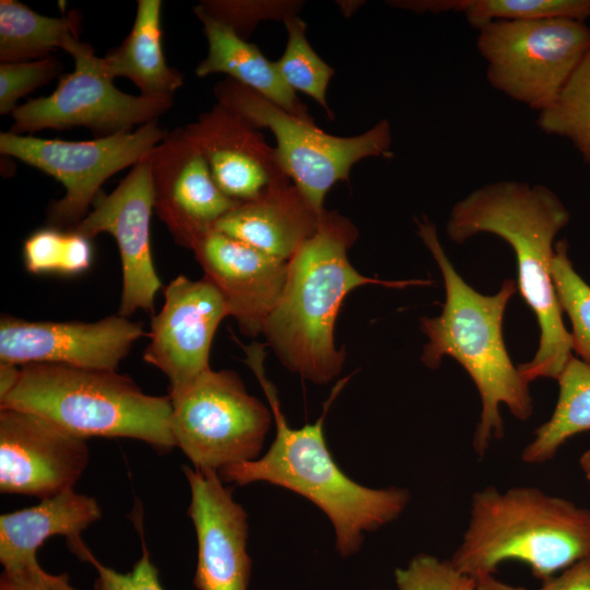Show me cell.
I'll list each match as a JSON object with an SVG mask.
<instances>
[{
  "label": "cell",
  "mask_w": 590,
  "mask_h": 590,
  "mask_svg": "<svg viewBox=\"0 0 590 590\" xmlns=\"http://www.w3.org/2000/svg\"><path fill=\"white\" fill-rule=\"evenodd\" d=\"M229 316L220 290L206 278L176 276L164 290V305L152 317L143 359L166 375L168 394L210 369V349L221 321Z\"/></svg>",
  "instance_id": "4fadbf2b"
},
{
  "label": "cell",
  "mask_w": 590,
  "mask_h": 590,
  "mask_svg": "<svg viewBox=\"0 0 590 590\" xmlns=\"http://www.w3.org/2000/svg\"><path fill=\"white\" fill-rule=\"evenodd\" d=\"M184 130L204 156L219 189L235 201L253 200L288 181L274 149L253 127L220 104Z\"/></svg>",
  "instance_id": "d6986e66"
},
{
  "label": "cell",
  "mask_w": 590,
  "mask_h": 590,
  "mask_svg": "<svg viewBox=\"0 0 590 590\" xmlns=\"http://www.w3.org/2000/svg\"><path fill=\"white\" fill-rule=\"evenodd\" d=\"M357 229L338 212L321 213L315 234L287 262V278L263 334L281 363L315 384H328L341 371L345 353L334 343L341 305L356 287L429 285L426 280L388 281L361 274L347 251Z\"/></svg>",
  "instance_id": "277c9868"
},
{
  "label": "cell",
  "mask_w": 590,
  "mask_h": 590,
  "mask_svg": "<svg viewBox=\"0 0 590 590\" xmlns=\"http://www.w3.org/2000/svg\"><path fill=\"white\" fill-rule=\"evenodd\" d=\"M200 8L213 19L233 27L240 36L244 28L267 17V13L282 14L285 19L293 15L288 4H267L257 1H203Z\"/></svg>",
  "instance_id": "836d02e7"
},
{
  "label": "cell",
  "mask_w": 590,
  "mask_h": 590,
  "mask_svg": "<svg viewBox=\"0 0 590 590\" xmlns=\"http://www.w3.org/2000/svg\"><path fill=\"white\" fill-rule=\"evenodd\" d=\"M184 473L191 494L187 512L198 543L196 589L247 590L251 575L247 512L219 471L184 467Z\"/></svg>",
  "instance_id": "e0dca14e"
},
{
  "label": "cell",
  "mask_w": 590,
  "mask_h": 590,
  "mask_svg": "<svg viewBox=\"0 0 590 590\" xmlns=\"http://www.w3.org/2000/svg\"><path fill=\"white\" fill-rule=\"evenodd\" d=\"M0 409L33 413L82 439L125 437L165 451L176 447L172 402L151 396L117 370L33 363L20 366Z\"/></svg>",
  "instance_id": "8992f818"
},
{
  "label": "cell",
  "mask_w": 590,
  "mask_h": 590,
  "mask_svg": "<svg viewBox=\"0 0 590 590\" xmlns=\"http://www.w3.org/2000/svg\"><path fill=\"white\" fill-rule=\"evenodd\" d=\"M579 465L587 481L590 483V449L582 452L579 459Z\"/></svg>",
  "instance_id": "f35d334b"
},
{
  "label": "cell",
  "mask_w": 590,
  "mask_h": 590,
  "mask_svg": "<svg viewBox=\"0 0 590 590\" xmlns=\"http://www.w3.org/2000/svg\"><path fill=\"white\" fill-rule=\"evenodd\" d=\"M143 335L148 333L141 322L118 314L94 322L28 321L2 315L0 363L117 370L134 342Z\"/></svg>",
  "instance_id": "5bb4252c"
},
{
  "label": "cell",
  "mask_w": 590,
  "mask_h": 590,
  "mask_svg": "<svg viewBox=\"0 0 590 590\" xmlns=\"http://www.w3.org/2000/svg\"><path fill=\"white\" fill-rule=\"evenodd\" d=\"M0 590H78L67 575H51L40 566L7 571L0 577Z\"/></svg>",
  "instance_id": "e575fe53"
},
{
  "label": "cell",
  "mask_w": 590,
  "mask_h": 590,
  "mask_svg": "<svg viewBox=\"0 0 590 590\" xmlns=\"http://www.w3.org/2000/svg\"><path fill=\"white\" fill-rule=\"evenodd\" d=\"M167 133L157 120L132 132L87 141L42 139L8 131L0 133V153L52 176L64 186V196L48 208L47 222L51 227L69 229L88 214L109 177L134 166Z\"/></svg>",
  "instance_id": "30bf717a"
},
{
  "label": "cell",
  "mask_w": 590,
  "mask_h": 590,
  "mask_svg": "<svg viewBox=\"0 0 590 590\" xmlns=\"http://www.w3.org/2000/svg\"><path fill=\"white\" fill-rule=\"evenodd\" d=\"M556 380L555 409L523 448L521 460L524 463H545L568 439L590 430V365L573 355Z\"/></svg>",
  "instance_id": "d4e9b609"
},
{
  "label": "cell",
  "mask_w": 590,
  "mask_h": 590,
  "mask_svg": "<svg viewBox=\"0 0 590 590\" xmlns=\"http://www.w3.org/2000/svg\"><path fill=\"white\" fill-rule=\"evenodd\" d=\"M82 16L71 11L61 17L39 14L16 0L0 1V61L24 62L52 56L80 39Z\"/></svg>",
  "instance_id": "cb8c5ba5"
},
{
  "label": "cell",
  "mask_w": 590,
  "mask_h": 590,
  "mask_svg": "<svg viewBox=\"0 0 590 590\" xmlns=\"http://www.w3.org/2000/svg\"><path fill=\"white\" fill-rule=\"evenodd\" d=\"M284 23L287 43L283 55L274 62L280 76L294 92L310 96L332 117L326 95L333 69L309 45L305 22L293 14Z\"/></svg>",
  "instance_id": "f1b7e54d"
},
{
  "label": "cell",
  "mask_w": 590,
  "mask_h": 590,
  "mask_svg": "<svg viewBox=\"0 0 590 590\" xmlns=\"http://www.w3.org/2000/svg\"><path fill=\"white\" fill-rule=\"evenodd\" d=\"M397 590H475L476 580L459 571L450 559L418 554L394 571Z\"/></svg>",
  "instance_id": "4dcf8cb0"
},
{
  "label": "cell",
  "mask_w": 590,
  "mask_h": 590,
  "mask_svg": "<svg viewBox=\"0 0 590 590\" xmlns=\"http://www.w3.org/2000/svg\"><path fill=\"white\" fill-rule=\"evenodd\" d=\"M74 70L59 79L48 96L19 105L12 111L10 132L22 134L44 129L64 130L83 127L97 138L132 132L170 109L173 101L131 95L118 90L105 71L102 57L80 39L66 48Z\"/></svg>",
  "instance_id": "8fae6325"
},
{
  "label": "cell",
  "mask_w": 590,
  "mask_h": 590,
  "mask_svg": "<svg viewBox=\"0 0 590 590\" xmlns=\"http://www.w3.org/2000/svg\"><path fill=\"white\" fill-rule=\"evenodd\" d=\"M569 217L564 202L548 187L499 180L456 202L446 225L449 239L456 244L489 233L511 246L518 290L540 329L534 357L517 366L529 384L538 378L557 379L573 356L571 335L563 321L551 271L554 239Z\"/></svg>",
  "instance_id": "6da1fadb"
},
{
  "label": "cell",
  "mask_w": 590,
  "mask_h": 590,
  "mask_svg": "<svg viewBox=\"0 0 590 590\" xmlns=\"http://www.w3.org/2000/svg\"><path fill=\"white\" fill-rule=\"evenodd\" d=\"M142 555L128 573H119L99 563L83 544L82 540L69 544V547L83 560L94 565L97 571L94 590H164L158 571L150 559L142 530Z\"/></svg>",
  "instance_id": "d6a6232c"
},
{
  "label": "cell",
  "mask_w": 590,
  "mask_h": 590,
  "mask_svg": "<svg viewBox=\"0 0 590 590\" xmlns=\"http://www.w3.org/2000/svg\"><path fill=\"white\" fill-rule=\"evenodd\" d=\"M590 555V509L538 487L473 493L467 529L450 558L477 580L507 560L527 564L542 582Z\"/></svg>",
  "instance_id": "5b68a950"
},
{
  "label": "cell",
  "mask_w": 590,
  "mask_h": 590,
  "mask_svg": "<svg viewBox=\"0 0 590 590\" xmlns=\"http://www.w3.org/2000/svg\"><path fill=\"white\" fill-rule=\"evenodd\" d=\"M536 126L568 140L590 165V49L555 101L538 113Z\"/></svg>",
  "instance_id": "4316f807"
},
{
  "label": "cell",
  "mask_w": 590,
  "mask_h": 590,
  "mask_svg": "<svg viewBox=\"0 0 590 590\" xmlns=\"http://www.w3.org/2000/svg\"><path fill=\"white\" fill-rule=\"evenodd\" d=\"M538 590H590V555L543 581Z\"/></svg>",
  "instance_id": "d590c367"
},
{
  "label": "cell",
  "mask_w": 590,
  "mask_h": 590,
  "mask_svg": "<svg viewBox=\"0 0 590 590\" xmlns=\"http://www.w3.org/2000/svg\"><path fill=\"white\" fill-rule=\"evenodd\" d=\"M150 154L132 166L113 192L97 198L92 212L69 228L91 239L101 233L116 239L122 267L118 315L127 318L138 310L152 312L162 286L150 243L154 210Z\"/></svg>",
  "instance_id": "7c38bea8"
},
{
  "label": "cell",
  "mask_w": 590,
  "mask_h": 590,
  "mask_svg": "<svg viewBox=\"0 0 590 590\" xmlns=\"http://www.w3.org/2000/svg\"><path fill=\"white\" fill-rule=\"evenodd\" d=\"M475 590H527L522 587H514L505 583L494 577V575L485 576L476 580Z\"/></svg>",
  "instance_id": "74e56055"
},
{
  "label": "cell",
  "mask_w": 590,
  "mask_h": 590,
  "mask_svg": "<svg viewBox=\"0 0 590 590\" xmlns=\"http://www.w3.org/2000/svg\"><path fill=\"white\" fill-rule=\"evenodd\" d=\"M168 397L176 447L193 468L219 471L259 458L273 414L235 371L210 368Z\"/></svg>",
  "instance_id": "9c48e42d"
},
{
  "label": "cell",
  "mask_w": 590,
  "mask_h": 590,
  "mask_svg": "<svg viewBox=\"0 0 590 590\" xmlns=\"http://www.w3.org/2000/svg\"><path fill=\"white\" fill-rule=\"evenodd\" d=\"M415 223L441 271L446 291L441 314L420 320L421 331L428 338L421 359L435 369L444 356H450L472 378L482 404L472 446L482 458L492 441L504 436L502 404L520 421L529 420L534 410L529 382L512 364L503 338V319L517 281L506 279L493 295L476 292L456 271L433 222L423 216Z\"/></svg>",
  "instance_id": "3957f363"
},
{
  "label": "cell",
  "mask_w": 590,
  "mask_h": 590,
  "mask_svg": "<svg viewBox=\"0 0 590 590\" xmlns=\"http://www.w3.org/2000/svg\"><path fill=\"white\" fill-rule=\"evenodd\" d=\"M102 517L97 500L74 488L42 499L35 506L0 516V563L3 570L39 566L37 550L54 535L69 542Z\"/></svg>",
  "instance_id": "44dd1931"
},
{
  "label": "cell",
  "mask_w": 590,
  "mask_h": 590,
  "mask_svg": "<svg viewBox=\"0 0 590 590\" xmlns=\"http://www.w3.org/2000/svg\"><path fill=\"white\" fill-rule=\"evenodd\" d=\"M20 375L16 365L0 363V399L7 396L15 386Z\"/></svg>",
  "instance_id": "8d00e7d4"
},
{
  "label": "cell",
  "mask_w": 590,
  "mask_h": 590,
  "mask_svg": "<svg viewBox=\"0 0 590 590\" xmlns=\"http://www.w3.org/2000/svg\"><path fill=\"white\" fill-rule=\"evenodd\" d=\"M193 11L203 25L209 45L206 57L196 68L198 76L227 74L288 114L312 121L306 106L280 76L274 62L269 61L256 45L244 39L233 27L210 16L199 4Z\"/></svg>",
  "instance_id": "7402d4cb"
},
{
  "label": "cell",
  "mask_w": 590,
  "mask_h": 590,
  "mask_svg": "<svg viewBox=\"0 0 590 590\" xmlns=\"http://www.w3.org/2000/svg\"><path fill=\"white\" fill-rule=\"evenodd\" d=\"M214 95L217 104L255 129L272 132L280 168L319 214L324 211L327 192L338 181L347 180L355 163L370 156H391V127L386 119L359 135L335 137L233 79L219 82Z\"/></svg>",
  "instance_id": "52a82bcc"
},
{
  "label": "cell",
  "mask_w": 590,
  "mask_h": 590,
  "mask_svg": "<svg viewBox=\"0 0 590 590\" xmlns=\"http://www.w3.org/2000/svg\"><path fill=\"white\" fill-rule=\"evenodd\" d=\"M192 251L240 331L251 338L262 333L283 292L287 262L215 229L204 234Z\"/></svg>",
  "instance_id": "ac0fdd59"
},
{
  "label": "cell",
  "mask_w": 590,
  "mask_h": 590,
  "mask_svg": "<svg viewBox=\"0 0 590 590\" xmlns=\"http://www.w3.org/2000/svg\"><path fill=\"white\" fill-rule=\"evenodd\" d=\"M22 256L31 273L78 275L91 267L93 246L91 238L82 234L48 226L25 239Z\"/></svg>",
  "instance_id": "83f0119b"
},
{
  "label": "cell",
  "mask_w": 590,
  "mask_h": 590,
  "mask_svg": "<svg viewBox=\"0 0 590 590\" xmlns=\"http://www.w3.org/2000/svg\"><path fill=\"white\" fill-rule=\"evenodd\" d=\"M551 271L557 300L571 323L573 352L590 365V285L575 270L565 240L554 246Z\"/></svg>",
  "instance_id": "f546056e"
},
{
  "label": "cell",
  "mask_w": 590,
  "mask_h": 590,
  "mask_svg": "<svg viewBox=\"0 0 590 590\" xmlns=\"http://www.w3.org/2000/svg\"><path fill=\"white\" fill-rule=\"evenodd\" d=\"M62 70V62L55 56L33 61L0 63V114H12L21 97L47 84Z\"/></svg>",
  "instance_id": "1f68e13d"
},
{
  "label": "cell",
  "mask_w": 590,
  "mask_h": 590,
  "mask_svg": "<svg viewBox=\"0 0 590 590\" xmlns=\"http://www.w3.org/2000/svg\"><path fill=\"white\" fill-rule=\"evenodd\" d=\"M320 215L299 190L286 181L253 200L239 202L213 229L288 262L315 234Z\"/></svg>",
  "instance_id": "ffe728a7"
},
{
  "label": "cell",
  "mask_w": 590,
  "mask_h": 590,
  "mask_svg": "<svg viewBox=\"0 0 590 590\" xmlns=\"http://www.w3.org/2000/svg\"><path fill=\"white\" fill-rule=\"evenodd\" d=\"M476 49L489 85L540 113L590 49V27L569 19L494 21L479 30Z\"/></svg>",
  "instance_id": "ba28073f"
},
{
  "label": "cell",
  "mask_w": 590,
  "mask_h": 590,
  "mask_svg": "<svg viewBox=\"0 0 590 590\" xmlns=\"http://www.w3.org/2000/svg\"><path fill=\"white\" fill-rule=\"evenodd\" d=\"M162 1L138 0L130 33L116 48L102 57L113 79H129L140 95L152 99L173 101L184 84L182 74L166 62L162 45Z\"/></svg>",
  "instance_id": "603a6c76"
},
{
  "label": "cell",
  "mask_w": 590,
  "mask_h": 590,
  "mask_svg": "<svg viewBox=\"0 0 590 590\" xmlns=\"http://www.w3.org/2000/svg\"><path fill=\"white\" fill-rule=\"evenodd\" d=\"M150 155L154 210L174 240L192 250L239 202L219 189L184 128L168 132Z\"/></svg>",
  "instance_id": "2e32d148"
},
{
  "label": "cell",
  "mask_w": 590,
  "mask_h": 590,
  "mask_svg": "<svg viewBox=\"0 0 590 590\" xmlns=\"http://www.w3.org/2000/svg\"><path fill=\"white\" fill-rule=\"evenodd\" d=\"M391 5L416 13H461L477 31L494 21L590 19V0H416Z\"/></svg>",
  "instance_id": "484cf974"
},
{
  "label": "cell",
  "mask_w": 590,
  "mask_h": 590,
  "mask_svg": "<svg viewBox=\"0 0 590 590\" xmlns=\"http://www.w3.org/2000/svg\"><path fill=\"white\" fill-rule=\"evenodd\" d=\"M241 346L246 353L245 362L268 399L276 435L267 453L253 461L222 468L219 470L221 479L237 485L267 482L299 494L330 519L338 552L342 556L354 554L363 543L364 532L392 522L404 511L411 498L409 489L363 486L350 479L334 461L326 444L323 422L347 378L332 389L315 423L292 428L281 411L278 391L266 376L264 345L255 342Z\"/></svg>",
  "instance_id": "7a4b0ae2"
},
{
  "label": "cell",
  "mask_w": 590,
  "mask_h": 590,
  "mask_svg": "<svg viewBox=\"0 0 590 590\" xmlns=\"http://www.w3.org/2000/svg\"><path fill=\"white\" fill-rule=\"evenodd\" d=\"M90 458L85 439L33 413L0 409V492L42 499L74 484Z\"/></svg>",
  "instance_id": "9a60e30c"
}]
</instances>
